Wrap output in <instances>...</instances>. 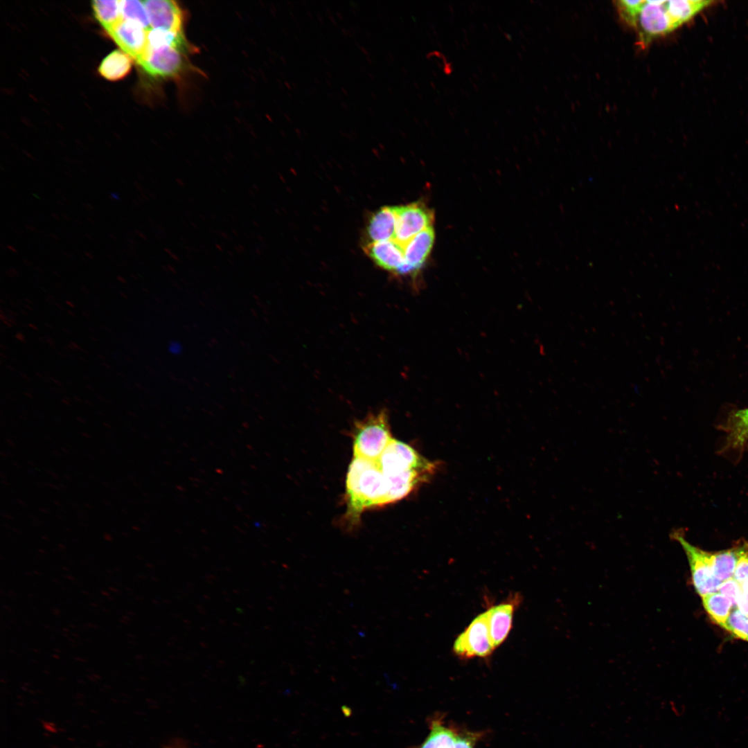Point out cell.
Listing matches in <instances>:
<instances>
[{
    "instance_id": "9c48e42d",
    "label": "cell",
    "mask_w": 748,
    "mask_h": 748,
    "mask_svg": "<svg viewBox=\"0 0 748 748\" xmlns=\"http://www.w3.org/2000/svg\"><path fill=\"white\" fill-rule=\"evenodd\" d=\"M107 33L137 63L148 51V30L138 23L121 19Z\"/></svg>"
},
{
    "instance_id": "ba28073f",
    "label": "cell",
    "mask_w": 748,
    "mask_h": 748,
    "mask_svg": "<svg viewBox=\"0 0 748 748\" xmlns=\"http://www.w3.org/2000/svg\"><path fill=\"white\" fill-rule=\"evenodd\" d=\"M182 52L170 46L148 48L138 62L145 73L155 78H172L179 75L185 66Z\"/></svg>"
},
{
    "instance_id": "8fae6325",
    "label": "cell",
    "mask_w": 748,
    "mask_h": 748,
    "mask_svg": "<svg viewBox=\"0 0 748 748\" xmlns=\"http://www.w3.org/2000/svg\"><path fill=\"white\" fill-rule=\"evenodd\" d=\"M147 10L152 28H160L176 33L182 32V11L171 0L143 1Z\"/></svg>"
},
{
    "instance_id": "7402d4cb",
    "label": "cell",
    "mask_w": 748,
    "mask_h": 748,
    "mask_svg": "<svg viewBox=\"0 0 748 748\" xmlns=\"http://www.w3.org/2000/svg\"><path fill=\"white\" fill-rule=\"evenodd\" d=\"M120 6L122 19L138 23L148 31L152 28L149 16L143 1H120Z\"/></svg>"
},
{
    "instance_id": "4fadbf2b",
    "label": "cell",
    "mask_w": 748,
    "mask_h": 748,
    "mask_svg": "<svg viewBox=\"0 0 748 748\" xmlns=\"http://www.w3.org/2000/svg\"><path fill=\"white\" fill-rule=\"evenodd\" d=\"M364 249L377 266L402 276L404 267V249L395 240L368 242Z\"/></svg>"
},
{
    "instance_id": "6da1fadb",
    "label": "cell",
    "mask_w": 748,
    "mask_h": 748,
    "mask_svg": "<svg viewBox=\"0 0 748 748\" xmlns=\"http://www.w3.org/2000/svg\"><path fill=\"white\" fill-rule=\"evenodd\" d=\"M386 479L377 461L353 457L346 477L345 519L349 527L360 521L367 510L387 504Z\"/></svg>"
},
{
    "instance_id": "7a4b0ae2",
    "label": "cell",
    "mask_w": 748,
    "mask_h": 748,
    "mask_svg": "<svg viewBox=\"0 0 748 748\" xmlns=\"http://www.w3.org/2000/svg\"><path fill=\"white\" fill-rule=\"evenodd\" d=\"M709 1L640 0L627 23L634 28L642 46L670 33L710 4Z\"/></svg>"
},
{
    "instance_id": "d4e9b609",
    "label": "cell",
    "mask_w": 748,
    "mask_h": 748,
    "mask_svg": "<svg viewBox=\"0 0 748 748\" xmlns=\"http://www.w3.org/2000/svg\"><path fill=\"white\" fill-rule=\"evenodd\" d=\"M717 591L727 597L733 605H737L741 594V584L731 578L721 582Z\"/></svg>"
},
{
    "instance_id": "cb8c5ba5",
    "label": "cell",
    "mask_w": 748,
    "mask_h": 748,
    "mask_svg": "<svg viewBox=\"0 0 748 748\" xmlns=\"http://www.w3.org/2000/svg\"><path fill=\"white\" fill-rule=\"evenodd\" d=\"M483 732L460 730L452 748H474Z\"/></svg>"
},
{
    "instance_id": "277c9868",
    "label": "cell",
    "mask_w": 748,
    "mask_h": 748,
    "mask_svg": "<svg viewBox=\"0 0 748 748\" xmlns=\"http://www.w3.org/2000/svg\"><path fill=\"white\" fill-rule=\"evenodd\" d=\"M384 474L396 476L412 472L434 475L438 463L431 461L409 445L393 438L377 460Z\"/></svg>"
},
{
    "instance_id": "44dd1931",
    "label": "cell",
    "mask_w": 748,
    "mask_h": 748,
    "mask_svg": "<svg viewBox=\"0 0 748 748\" xmlns=\"http://www.w3.org/2000/svg\"><path fill=\"white\" fill-rule=\"evenodd\" d=\"M91 7L95 18L107 32L122 19L120 1H93Z\"/></svg>"
},
{
    "instance_id": "603a6c76",
    "label": "cell",
    "mask_w": 748,
    "mask_h": 748,
    "mask_svg": "<svg viewBox=\"0 0 748 748\" xmlns=\"http://www.w3.org/2000/svg\"><path fill=\"white\" fill-rule=\"evenodd\" d=\"M723 627L734 636L748 641V616L740 610L731 612Z\"/></svg>"
},
{
    "instance_id": "f1b7e54d",
    "label": "cell",
    "mask_w": 748,
    "mask_h": 748,
    "mask_svg": "<svg viewBox=\"0 0 748 748\" xmlns=\"http://www.w3.org/2000/svg\"><path fill=\"white\" fill-rule=\"evenodd\" d=\"M15 337H17V338L18 339H19L20 341H22V340H24V336H23V335H21V333H19H19H17V334H16Z\"/></svg>"
},
{
    "instance_id": "1f68e13d",
    "label": "cell",
    "mask_w": 748,
    "mask_h": 748,
    "mask_svg": "<svg viewBox=\"0 0 748 748\" xmlns=\"http://www.w3.org/2000/svg\"><path fill=\"white\" fill-rule=\"evenodd\" d=\"M117 278L118 280H120L121 281H123V283H125V280L123 278H120V276H118Z\"/></svg>"
},
{
    "instance_id": "4dcf8cb0",
    "label": "cell",
    "mask_w": 748,
    "mask_h": 748,
    "mask_svg": "<svg viewBox=\"0 0 748 748\" xmlns=\"http://www.w3.org/2000/svg\"><path fill=\"white\" fill-rule=\"evenodd\" d=\"M111 196H112V197H114V198L115 199H119V198H118V197L117 196V195H115V194H112V195H111Z\"/></svg>"
},
{
    "instance_id": "7c38bea8",
    "label": "cell",
    "mask_w": 748,
    "mask_h": 748,
    "mask_svg": "<svg viewBox=\"0 0 748 748\" xmlns=\"http://www.w3.org/2000/svg\"><path fill=\"white\" fill-rule=\"evenodd\" d=\"M434 238L435 233L431 226L416 235L404 245V267L402 276H415L417 274L431 252Z\"/></svg>"
},
{
    "instance_id": "ffe728a7",
    "label": "cell",
    "mask_w": 748,
    "mask_h": 748,
    "mask_svg": "<svg viewBox=\"0 0 748 748\" xmlns=\"http://www.w3.org/2000/svg\"><path fill=\"white\" fill-rule=\"evenodd\" d=\"M703 605L710 617L723 627L731 614L732 602L718 591L702 597Z\"/></svg>"
},
{
    "instance_id": "d6986e66",
    "label": "cell",
    "mask_w": 748,
    "mask_h": 748,
    "mask_svg": "<svg viewBox=\"0 0 748 748\" xmlns=\"http://www.w3.org/2000/svg\"><path fill=\"white\" fill-rule=\"evenodd\" d=\"M148 48L170 46L182 53L190 50L183 33H176L160 28H151L148 31Z\"/></svg>"
},
{
    "instance_id": "5b68a950",
    "label": "cell",
    "mask_w": 748,
    "mask_h": 748,
    "mask_svg": "<svg viewBox=\"0 0 748 748\" xmlns=\"http://www.w3.org/2000/svg\"><path fill=\"white\" fill-rule=\"evenodd\" d=\"M687 557L694 587L702 598L718 591L721 582L713 574L710 553L690 544L678 531L672 535Z\"/></svg>"
},
{
    "instance_id": "52a82bcc",
    "label": "cell",
    "mask_w": 748,
    "mask_h": 748,
    "mask_svg": "<svg viewBox=\"0 0 748 748\" xmlns=\"http://www.w3.org/2000/svg\"><path fill=\"white\" fill-rule=\"evenodd\" d=\"M395 234L394 240L402 247L416 235L431 226L434 215L421 203L395 206Z\"/></svg>"
},
{
    "instance_id": "e0dca14e",
    "label": "cell",
    "mask_w": 748,
    "mask_h": 748,
    "mask_svg": "<svg viewBox=\"0 0 748 748\" xmlns=\"http://www.w3.org/2000/svg\"><path fill=\"white\" fill-rule=\"evenodd\" d=\"M133 58L121 50H115L107 55L101 62L98 72L102 77L117 81L124 78L131 71Z\"/></svg>"
},
{
    "instance_id": "8992f818",
    "label": "cell",
    "mask_w": 748,
    "mask_h": 748,
    "mask_svg": "<svg viewBox=\"0 0 748 748\" xmlns=\"http://www.w3.org/2000/svg\"><path fill=\"white\" fill-rule=\"evenodd\" d=\"M494 648L489 632L486 612L476 616L455 639L453 651L461 659L487 657Z\"/></svg>"
},
{
    "instance_id": "9a60e30c",
    "label": "cell",
    "mask_w": 748,
    "mask_h": 748,
    "mask_svg": "<svg viewBox=\"0 0 748 748\" xmlns=\"http://www.w3.org/2000/svg\"><path fill=\"white\" fill-rule=\"evenodd\" d=\"M724 429L727 433L724 449L742 452L748 443V409L731 415Z\"/></svg>"
},
{
    "instance_id": "f546056e",
    "label": "cell",
    "mask_w": 748,
    "mask_h": 748,
    "mask_svg": "<svg viewBox=\"0 0 748 748\" xmlns=\"http://www.w3.org/2000/svg\"><path fill=\"white\" fill-rule=\"evenodd\" d=\"M8 248H9V249H10V250H12V251H14V252H17V250H15V249H14V248H13L12 247H10V246H8Z\"/></svg>"
},
{
    "instance_id": "4316f807",
    "label": "cell",
    "mask_w": 748,
    "mask_h": 748,
    "mask_svg": "<svg viewBox=\"0 0 748 748\" xmlns=\"http://www.w3.org/2000/svg\"><path fill=\"white\" fill-rule=\"evenodd\" d=\"M736 606L738 610L748 616V582L741 584V594Z\"/></svg>"
},
{
    "instance_id": "3957f363",
    "label": "cell",
    "mask_w": 748,
    "mask_h": 748,
    "mask_svg": "<svg viewBox=\"0 0 748 748\" xmlns=\"http://www.w3.org/2000/svg\"><path fill=\"white\" fill-rule=\"evenodd\" d=\"M353 457L377 461L393 439L386 410L355 421L352 430Z\"/></svg>"
},
{
    "instance_id": "ac0fdd59",
    "label": "cell",
    "mask_w": 748,
    "mask_h": 748,
    "mask_svg": "<svg viewBox=\"0 0 748 748\" xmlns=\"http://www.w3.org/2000/svg\"><path fill=\"white\" fill-rule=\"evenodd\" d=\"M742 549L741 542L731 549L710 553L713 572L718 580L733 578Z\"/></svg>"
},
{
    "instance_id": "2e32d148",
    "label": "cell",
    "mask_w": 748,
    "mask_h": 748,
    "mask_svg": "<svg viewBox=\"0 0 748 748\" xmlns=\"http://www.w3.org/2000/svg\"><path fill=\"white\" fill-rule=\"evenodd\" d=\"M429 729L428 736L417 748H452L460 731L447 725L439 715L430 720Z\"/></svg>"
},
{
    "instance_id": "484cf974",
    "label": "cell",
    "mask_w": 748,
    "mask_h": 748,
    "mask_svg": "<svg viewBox=\"0 0 748 748\" xmlns=\"http://www.w3.org/2000/svg\"><path fill=\"white\" fill-rule=\"evenodd\" d=\"M742 544L741 555L733 576L740 584L748 582V542H742Z\"/></svg>"
},
{
    "instance_id": "30bf717a",
    "label": "cell",
    "mask_w": 748,
    "mask_h": 748,
    "mask_svg": "<svg viewBox=\"0 0 748 748\" xmlns=\"http://www.w3.org/2000/svg\"><path fill=\"white\" fill-rule=\"evenodd\" d=\"M521 602L519 594L486 610L488 625L492 645L499 647L508 637L512 627L513 615Z\"/></svg>"
},
{
    "instance_id": "5bb4252c",
    "label": "cell",
    "mask_w": 748,
    "mask_h": 748,
    "mask_svg": "<svg viewBox=\"0 0 748 748\" xmlns=\"http://www.w3.org/2000/svg\"><path fill=\"white\" fill-rule=\"evenodd\" d=\"M395 222V206H383L375 212L366 228L369 242L394 240Z\"/></svg>"
},
{
    "instance_id": "83f0119b",
    "label": "cell",
    "mask_w": 748,
    "mask_h": 748,
    "mask_svg": "<svg viewBox=\"0 0 748 748\" xmlns=\"http://www.w3.org/2000/svg\"><path fill=\"white\" fill-rule=\"evenodd\" d=\"M167 748H185V747H183V745H180L177 744V745H171L170 746L168 747Z\"/></svg>"
}]
</instances>
